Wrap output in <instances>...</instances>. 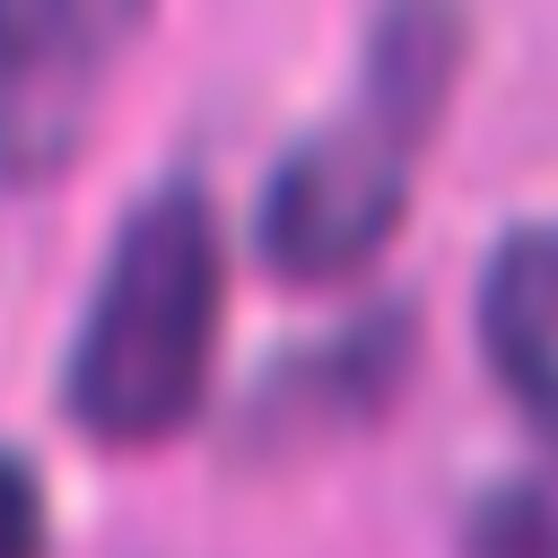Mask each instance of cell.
<instances>
[{"label": "cell", "mask_w": 558, "mask_h": 558, "mask_svg": "<svg viewBox=\"0 0 558 558\" xmlns=\"http://www.w3.org/2000/svg\"><path fill=\"white\" fill-rule=\"evenodd\" d=\"M218 314H227L218 201L201 192V174H157L122 209L96 296L78 314V340L61 366L70 418L105 445L174 436L209 384Z\"/></svg>", "instance_id": "7a4b0ae2"}, {"label": "cell", "mask_w": 558, "mask_h": 558, "mask_svg": "<svg viewBox=\"0 0 558 558\" xmlns=\"http://www.w3.org/2000/svg\"><path fill=\"white\" fill-rule=\"evenodd\" d=\"M52 523H44V480L17 445H0V558H44Z\"/></svg>", "instance_id": "5b68a950"}, {"label": "cell", "mask_w": 558, "mask_h": 558, "mask_svg": "<svg viewBox=\"0 0 558 558\" xmlns=\"http://www.w3.org/2000/svg\"><path fill=\"white\" fill-rule=\"evenodd\" d=\"M453 61H462V9L401 0L366 26L349 96L314 113L262 183V253L288 279H340L375 262V244L401 227L410 174L453 96Z\"/></svg>", "instance_id": "6da1fadb"}, {"label": "cell", "mask_w": 558, "mask_h": 558, "mask_svg": "<svg viewBox=\"0 0 558 558\" xmlns=\"http://www.w3.org/2000/svg\"><path fill=\"white\" fill-rule=\"evenodd\" d=\"M480 331L514 401L558 436V218H523L497 235L480 270Z\"/></svg>", "instance_id": "277c9868"}, {"label": "cell", "mask_w": 558, "mask_h": 558, "mask_svg": "<svg viewBox=\"0 0 558 558\" xmlns=\"http://www.w3.org/2000/svg\"><path fill=\"white\" fill-rule=\"evenodd\" d=\"M140 35L131 0H0V174L44 183L78 157L113 52Z\"/></svg>", "instance_id": "3957f363"}]
</instances>
